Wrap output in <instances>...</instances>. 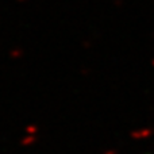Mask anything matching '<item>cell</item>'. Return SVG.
<instances>
[{"instance_id":"obj_1","label":"cell","mask_w":154,"mask_h":154,"mask_svg":"<svg viewBox=\"0 0 154 154\" xmlns=\"http://www.w3.org/2000/svg\"><path fill=\"white\" fill-rule=\"evenodd\" d=\"M152 135V130L150 128H142V130H137L131 133V137L134 139H146Z\"/></svg>"},{"instance_id":"obj_2","label":"cell","mask_w":154,"mask_h":154,"mask_svg":"<svg viewBox=\"0 0 154 154\" xmlns=\"http://www.w3.org/2000/svg\"><path fill=\"white\" fill-rule=\"evenodd\" d=\"M34 142H35V137H27V138L22 139V145L23 146H29V145L34 143Z\"/></svg>"},{"instance_id":"obj_3","label":"cell","mask_w":154,"mask_h":154,"mask_svg":"<svg viewBox=\"0 0 154 154\" xmlns=\"http://www.w3.org/2000/svg\"><path fill=\"white\" fill-rule=\"evenodd\" d=\"M27 133L29 134H35L37 133V126H29V127H27Z\"/></svg>"},{"instance_id":"obj_4","label":"cell","mask_w":154,"mask_h":154,"mask_svg":"<svg viewBox=\"0 0 154 154\" xmlns=\"http://www.w3.org/2000/svg\"><path fill=\"white\" fill-rule=\"evenodd\" d=\"M11 56H14V57H18V56H20V51L15 50V51H12V53H11Z\"/></svg>"},{"instance_id":"obj_5","label":"cell","mask_w":154,"mask_h":154,"mask_svg":"<svg viewBox=\"0 0 154 154\" xmlns=\"http://www.w3.org/2000/svg\"><path fill=\"white\" fill-rule=\"evenodd\" d=\"M106 154H116V153H115V150H109V152H107Z\"/></svg>"},{"instance_id":"obj_6","label":"cell","mask_w":154,"mask_h":154,"mask_svg":"<svg viewBox=\"0 0 154 154\" xmlns=\"http://www.w3.org/2000/svg\"><path fill=\"white\" fill-rule=\"evenodd\" d=\"M153 65H154V61H153Z\"/></svg>"}]
</instances>
